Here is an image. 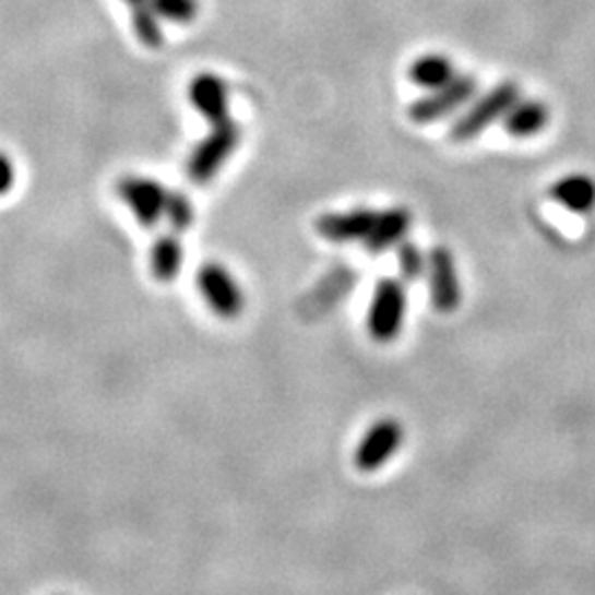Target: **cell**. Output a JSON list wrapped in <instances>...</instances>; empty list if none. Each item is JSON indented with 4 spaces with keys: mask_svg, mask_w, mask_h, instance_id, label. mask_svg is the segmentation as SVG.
Returning <instances> with one entry per match:
<instances>
[{
    "mask_svg": "<svg viewBox=\"0 0 595 595\" xmlns=\"http://www.w3.org/2000/svg\"><path fill=\"white\" fill-rule=\"evenodd\" d=\"M521 99V91L514 82H501L484 97L476 99L450 129L452 142H469L479 138L486 129L505 117V112Z\"/></svg>",
    "mask_w": 595,
    "mask_h": 595,
    "instance_id": "cell-1",
    "label": "cell"
},
{
    "mask_svg": "<svg viewBox=\"0 0 595 595\" xmlns=\"http://www.w3.org/2000/svg\"><path fill=\"white\" fill-rule=\"evenodd\" d=\"M238 144H241V129H238L231 119L212 124V131L197 144L188 159L186 166L188 179L197 186L210 183L227 164Z\"/></svg>",
    "mask_w": 595,
    "mask_h": 595,
    "instance_id": "cell-2",
    "label": "cell"
},
{
    "mask_svg": "<svg viewBox=\"0 0 595 595\" xmlns=\"http://www.w3.org/2000/svg\"><path fill=\"white\" fill-rule=\"evenodd\" d=\"M406 285L402 278H382L376 289L367 313V331L380 342L389 344L400 337L404 320H406Z\"/></svg>",
    "mask_w": 595,
    "mask_h": 595,
    "instance_id": "cell-3",
    "label": "cell"
},
{
    "mask_svg": "<svg viewBox=\"0 0 595 595\" xmlns=\"http://www.w3.org/2000/svg\"><path fill=\"white\" fill-rule=\"evenodd\" d=\"M197 289L212 313L221 320H236L246 309L241 285L234 281L229 270L221 263H205L197 272Z\"/></svg>",
    "mask_w": 595,
    "mask_h": 595,
    "instance_id": "cell-4",
    "label": "cell"
},
{
    "mask_svg": "<svg viewBox=\"0 0 595 595\" xmlns=\"http://www.w3.org/2000/svg\"><path fill=\"white\" fill-rule=\"evenodd\" d=\"M402 443H404V426L393 417L378 419L365 432L360 443H357L353 452V463L365 474L378 472L400 452Z\"/></svg>",
    "mask_w": 595,
    "mask_h": 595,
    "instance_id": "cell-5",
    "label": "cell"
},
{
    "mask_svg": "<svg viewBox=\"0 0 595 595\" xmlns=\"http://www.w3.org/2000/svg\"><path fill=\"white\" fill-rule=\"evenodd\" d=\"M476 91V80L472 75H454L450 82L430 88L428 95L415 99L408 108L410 122L415 124H432L445 115L461 108L467 99H472Z\"/></svg>",
    "mask_w": 595,
    "mask_h": 595,
    "instance_id": "cell-6",
    "label": "cell"
},
{
    "mask_svg": "<svg viewBox=\"0 0 595 595\" xmlns=\"http://www.w3.org/2000/svg\"><path fill=\"white\" fill-rule=\"evenodd\" d=\"M117 194L135 214V218L140 221L142 227L153 229L164 218L168 190L159 181L148 179V177L129 175L124 179H119Z\"/></svg>",
    "mask_w": 595,
    "mask_h": 595,
    "instance_id": "cell-7",
    "label": "cell"
},
{
    "mask_svg": "<svg viewBox=\"0 0 595 595\" xmlns=\"http://www.w3.org/2000/svg\"><path fill=\"white\" fill-rule=\"evenodd\" d=\"M428 285H430V302L439 313H452L461 305V281L454 263V254L437 246L428 252Z\"/></svg>",
    "mask_w": 595,
    "mask_h": 595,
    "instance_id": "cell-8",
    "label": "cell"
},
{
    "mask_svg": "<svg viewBox=\"0 0 595 595\" xmlns=\"http://www.w3.org/2000/svg\"><path fill=\"white\" fill-rule=\"evenodd\" d=\"M378 218L376 210L369 207H355L348 212H331L322 214L316 221V231L326 238L331 243H353V241H365L369 231L373 229V223Z\"/></svg>",
    "mask_w": 595,
    "mask_h": 595,
    "instance_id": "cell-9",
    "label": "cell"
},
{
    "mask_svg": "<svg viewBox=\"0 0 595 595\" xmlns=\"http://www.w3.org/2000/svg\"><path fill=\"white\" fill-rule=\"evenodd\" d=\"M190 104L199 110L210 124H218L229 119V97L227 84L214 73H199L188 86Z\"/></svg>",
    "mask_w": 595,
    "mask_h": 595,
    "instance_id": "cell-10",
    "label": "cell"
},
{
    "mask_svg": "<svg viewBox=\"0 0 595 595\" xmlns=\"http://www.w3.org/2000/svg\"><path fill=\"white\" fill-rule=\"evenodd\" d=\"M413 225V212L406 205H393L384 212H378L373 229L365 238V248L369 254H384L391 248H397Z\"/></svg>",
    "mask_w": 595,
    "mask_h": 595,
    "instance_id": "cell-11",
    "label": "cell"
},
{
    "mask_svg": "<svg viewBox=\"0 0 595 595\" xmlns=\"http://www.w3.org/2000/svg\"><path fill=\"white\" fill-rule=\"evenodd\" d=\"M549 197L573 214H586L595 207V179L588 175H567L551 183Z\"/></svg>",
    "mask_w": 595,
    "mask_h": 595,
    "instance_id": "cell-12",
    "label": "cell"
},
{
    "mask_svg": "<svg viewBox=\"0 0 595 595\" xmlns=\"http://www.w3.org/2000/svg\"><path fill=\"white\" fill-rule=\"evenodd\" d=\"M503 124L512 138H532L549 124V108L540 99H519L505 112Z\"/></svg>",
    "mask_w": 595,
    "mask_h": 595,
    "instance_id": "cell-13",
    "label": "cell"
},
{
    "mask_svg": "<svg viewBox=\"0 0 595 595\" xmlns=\"http://www.w3.org/2000/svg\"><path fill=\"white\" fill-rule=\"evenodd\" d=\"M183 265V243L177 231H166L155 238L151 248V272L159 283H172Z\"/></svg>",
    "mask_w": 595,
    "mask_h": 595,
    "instance_id": "cell-14",
    "label": "cell"
},
{
    "mask_svg": "<svg viewBox=\"0 0 595 595\" xmlns=\"http://www.w3.org/2000/svg\"><path fill=\"white\" fill-rule=\"evenodd\" d=\"M408 78L413 84L421 86V88H437L445 82H450L454 78V64L439 53H428L417 58L410 69H408Z\"/></svg>",
    "mask_w": 595,
    "mask_h": 595,
    "instance_id": "cell-15",
    "label": "cell"
},
{
    "mask_svg": "<svg viewBox=\"0 0 595 595\" xmlns=\"http://www.w3.org/2000/svg\"><path fill=\"white\" fill-rule=\"evenodd\" d=\"M131 21H133V32L144 47H148V49L162 47L164 36H162V27H159V16L155 14L151 3L131 10Z\"/></svg>",
    "mask_w": 595,
    "mask_h": 595,
    "instance_id": "cell-16",
    "label": "cell"
},
{
    "mask_svg": "<svg viewBox=\"0 0 595 595\" xmlns=\"http://www.w3.org/2000/svg\"><path fill=\"white\" fill-rule=\"evenodd\" d=\"M397 265L404 283H417L428 270V257L419 250L415 241H404L397 246Z\"/></svg>",
    "mask_w": 595,
    "mask_h": 595,
    "instance_id": "cell-17",
    "label": "cell"
},
{
    "mask_svg": "<svg viewBox=\"0 0 595 595\" xmlns=\"http://www.w3.org/2000/svg\"><path fill=\"white\" fill-rule=\"evenodd\" d=\"M164 216H166L168 225L172 227V231H177V234L188 231L194 223V205H192L190 197L179 190H168Z\"/></svg>",
    "mask_w": 595,
    "mask_h": 595,
    "instance_id": "cell-18",
    "label": "cell"
},
{
    "mask_svg": "<svg viewBox=\"0 0 595 595\" xmlns=\"http://www.w3.org/2000/svg\"><path fill=\"white\" fill-rule=\"evenodd\" d=\"M155 14L170 23H192L197 19V0H151Z\"/></svg>",
    "mask_w": 595,
    "mask_h": 595,
    "instance_id": "cell-19",
    "label": "cell"
},
{
    "mask_svg": "<svg viewBox=\"0 0 595 595\" xmlns=\"http://www.w3.org/2000/svg\"><path fill=\"white\" fill-rule=\"evenodd\" d=\"M14 183H16V166L5 153H0V197H5L14 188Z\"/></svg>",
    "mask_w": 595,
    "mask_h": 595,
    "instance_id": "cell-20",
    "label": "cell"
},
{
    "mask_svg": "<svg viewBox=\"0 0 595 595\" xmlns=\"http://www.w3.org/2000/svg\"><path fill=\"white\" fill-rule=\"evenodd\" d=\"M124 3H127L131 10H135V8H142V5L151 3V0H124Z\"/></svg>",
    "mask_w": 595,
    "mask_h": 595,
    "instance_id": "cell-21",
    "label": "cell"
}]
</instances>
